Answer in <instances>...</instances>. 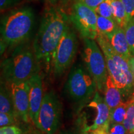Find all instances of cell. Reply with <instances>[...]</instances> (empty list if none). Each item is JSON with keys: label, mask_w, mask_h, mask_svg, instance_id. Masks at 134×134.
<instances>
[{"label": "cell", "mask_w": 134, "mask_h": 134, "mask_svg": "<svg viewBox=\"0 0 134 134\" xmlns=\"http://www.w3.org/2000/svg\"><path fill=\"white\" fill-rule=\"evenodd\" d=\"M96 39L104 56L109 75L128 101L134 96V73L130 63L114 49L106 36L98 34Z\"/></svg>", "instance_id": "obj_2"}, {"label": "cell", "mask_w": 134, "mask_h": 134, "mask_svg": "<svg viewBox=\"0 0 134 134\" xmlns=\"http://www.w3.org/2000/svg\"><path fill=\"white\" fill-rule=\"evenodd\" d=\"M111 5L114 19L119 26L124 29L129 20L122 0H111Z\"/></svg>", "instance_id": "obj_16"}, {"label": "cell", "mask_w": 134, "mask_h": 134, "mask_svg": "<svg viewBox=\"0 0 134 134\" xmlns=\"http://www.w3.org/2000/svg\"><path fill=\"white\" fill-rule=\"evenodd\" d=\"M83 134H93L91 132H86V131H85L83 132Z\"/></svg>", "instance_id": "obj_31"}, {"label": "cell", "mask_w": 134, "mask_h": 134, "mask_svg": "<svg viewBox=\"0 0 134 134\" xmlns=\"http://www.w3.org/2000/svg\"><path fill=\"white\" fill-rule=\"evenodd\" d=\"M127 134H134V133H127Z\"/></svg>", "instance_id": "obj_33"}, {"label": "cell", "mask_w": 134, "mask_h": 134, "mask_svg": "<svg viewBox=\"0 0 134 134\" xmlns=\"http://www.w3.org/2000/svg\"><path fill=\"white\" fill-rule=\"evenodd\" d=\"M27 82L29 88L30 118L37 126L40 109L43 98L42 78L36 71Z\"/></svg>", "instance_id": "obj_11"}, {"label": "cell", "mask_w": 134, "mask_h": 134, "mask_svg": "<svg viewBox=\"0 0 134 134\" xmlns=\"http://www.w3.org/2000/svg\"><path fill=\"white\" fill-rule=\"evenodd\" d=\"M118 26V24L114 19L98 15V19H97L98 34H99L108 36L113 34Z\"/></svg>", "instance_id": "obj_17"}, {"label": "cell", "mask_w": 134, "mask_h": 134, "mask_svg": "<svg viewBox=\"0 0 134 134\" xmlns=\"http://www.w3.org/2000/svg\"><path fill=\"white\" fill-rule=\"evenodd\" d=\"M68 18L59 7L45 9L41 24L33 43L37 62L48 68L52 61L55 52L65 31L69 27Z\"/></svg>", "instance_id": "obj_1"}, {"label": "cell", "mask_w": 134, "mask_h": 134, "mask_svg": "<svg viewBox=\"0 0 134 134\" xmlns=\"http://www.w3.org/2000/svg\"><path fill=\"white\" fill-rule=\"evenodd\" d=\"M100 50L94 40L84 38L82 53L84 63L89 73L96 82L98 90L104 93L108 71L104 56Z\"/></svg>", "instance_id": "obj_5"}, {"label": "cell", "mask_w": 134, "mask_h": 134, "mask_svg": "<svg viewBox=\"0 0 134 134\" xmlns=\"http://www.w3.org/2000/svg\"><path fill=\"white\" fill-rule=\"evenodd\" d=\"M60 134H78V133H74V132H62Z\"/></svg>", "instance_id": "obj_30"}, {"label": "cell", "mask_w": 134, "mask_h": 134, "mask_svg": "<svg viewBox=\"0 0 134 134\" xmlns=\"http://www.w3.org/2000/svg\"><path fill=\"white\" fill-rule=\"evenodd\" d=\"M126 129L123 124H110L109 134H127Z\"/></svg>", "instance_id": "obj_24"}, {"label": "cell", "mask_w": 134, "mask_h": 134, "mask_svg": "<svg viewBox=\"0 0 134 134\" xmlns=\"http://www.w3.org/2000/svg\"><path fill=\"white\" fill-rule=\"evenodd\" d=\"M0 113L9 114L16 117H18L13 103L11 89H8L2 82L1 83L0 92Z\"/></svg>", "instance_id": "obj_15"}, {"label": "cell", "mask_w": 134, "mask_h": 134, "mask_svg": "<svg viewBox=\"0 0 134 134\" xmlns=\"http://www.w3.org/2000/svg\"><path fill=\"white\" fill-rule=\"evenodd\" d=\"M123 124L128 133H133L134 130V96L128 100V106Z\"/></svg>", "instance_id": "obj_19"}, {"label": "cell", "mask_w": 134, "mask_h": 134, "mask_svg": "<svg viewBox=\"0 0 134 134\" xmlns=\"http://www.w3.org/2000/svg\"><path fill=\"white\" fill-rule=\"evenodd\" d=\"M34 50L23 43L16 47L9 57L1 63L4 79L10 85L28 81L36 71Z\"/></svg>", "instance_id": "obj_4"}, {"label": "cell", "mask_w": 134, "mask_h": 134, "mask_svg": "<svg viewBox=\"0 0 134 134\" xmlns=\"http://www.w3.org/2000/svg\"><path fill=\"white\" fill-rule=\"evenodd\" d=\"M94 11L99 16L114 19L113 14L111 0H104L99 5Z\"/></svg>", "instance_id": "obj_20"}, {"label": "cell", "mask_w": 134, "mask_h": 134, "mask_svg": "<svg viewBox=\"0 0 134 134\" xmlns=\"http://www.w3.org/2000/svg\"><path fill=\"white\" fill-rule=\"evenodd\" d=\"M134 133V130H133V133Z\"/></svg>", "instance_id": "obj_34"}, {"label": "cell", "mask_w": 134, "mask_h": 134, "mask_svg": "<svg viewBox=\"0 0 134 134\" xmlns=\"http://www.w3.org/2000/svg\"><path fill=\"white\" fill-rule=\"evenodd\" d=\"M129 21L134 19V0H122Z\"/></svg>", "instance_id": "obj_23"}, {"label": "cell", "mask_w": 134, "mask_h": 134, "mask_svg": "<svg viewBox=\"0 0 134 134\" xmlns=\"http://www.w3.org/2000/svg\"><path fill=\"white\" fill-rule=\"evenodd\" d=\"M104 100L108 104L110 112L123 102L122 92L114 83L111 76L109 75L107 78L104 90Z\"/></svg>", "instance_id": "obj_14"}, {"label": "cell", "mask_w": 134, "mask_h": 134, "mask_svg": "<svg viewBox=\"0 0 134 134\" xmlns=\"http://www.w3.org/2000/svg\"><path fill=\"white\" fill-rule=\"evenodd\" d=\"M78 1L85 4L91 9L95 10L98 6L104 0H78Z\"/></svg>", "instance_id": "obj_26"}, {"label": "cell", "mask_w": 134, "mask_h": 134, "mask_svg": "<svg viewBox=\"0 0 134 134\" xmlns=\"http://www.w3.org/2000/svg\"><path fill=\"white\" fill-rule=\"evenodd\" d=\"M62 1L63 0H48L49 3L52 5H54L55 4H57V3H58V2H60V1Z\"/></svg>", "instance_id": "obj_28"}, {"label": "cell", "mask_w": 134, "mask_h": 134, "mask_svg": "<svg viewBox=\"0 0 134 134\" xmlns=\"http://www.w3.org/2000/svg\"><path fill=\"white\" fill-rule=\"evenodd\" d=\"M18 134H24V132H23V131H22V132H20V133H18Z\"/></svg>", "instance_id": "obj_32"}, {"label": "cell", "mask_w": 134, "mask_h": 134, "mask_svg": "<svg viewBox=\"0 0 134 134\" xmlns=\"http://www.w3.org/2000/svg\"><path fill=\"white\" fill-rule=\"evenodd\" d=\"M98 14L95 11L77 1L73 4L70 20L84 38L96 39Z\"/></svg>", "instance_id": "obj_9"}, {"label": "cell", "mask_w": 134, "mask_h": 134, "mask_svg": "<svg viewBox=\"0 0 134 134\" xmlns=\"http://www.w3.org/2000/svg\"><path fill=\"white\" fill-rule=\"evenodd\" d=\"M107 37L114 49L130 62L133 57L130 53L124 29L118 26L115 31Z\"/></svg>", "instance_id": "obj_13"}, {"label": "cell", "mask_w": 134, "mask_h": 134, "mask_svg": "<svg viewBox=\"0 0 134 134\" xmlns=\"http://www.w3.org/2000/svg\"><path fill=\"white\" fill-rule=\"evenodd\" d=\"M96 82L88 70L80 65L72 68L65 85V91L71 100L86 101L96 93Z\"/></svg>", "instance_id": "obj_6"}, {"label": "cell", "mask_w": 134, "mask_h": 134, "mask_svg": "<svg viewBox=\"0 0 134 134\" xmlns=\"http://www.w3.org/2000/svg\"><path fill=\"white\" fill-rule=\"evenodd\" d=\"M124 30L130 53L134 57V19L129 21Z\"/></svg>", "instance_id": "obj_21"}, {"label": "cell", "mask_w": 134, "mask_h": 134, "mask_svg": "<svg viewBox=\"0 0 134 134\" xmlns=\"http://www.w3.org/2000/svg\"><path fill=\"white\" fill-rule=\"evenodd\" d=\"M61 104L52 91L45 94L42 103L37 127L46 134H54L60 126Z\"/></svg>", "instance_id": "obj_7"}, {"label": "cell", "mask_w": 134, "mask_h": 134, "mask_svg": "<svg viewBox=\"0 0 134 134\" xmlns=\"http://www.w3.org/2000/svg\"><path fill=\"white\" fill-rule=\"evenodd\" d=\"M87 107L94 109L96 114L93 125L90 127H87L85 131L91 132L100 128L109 129L110 124V109L105 103L104 98L100 96L99 91H96L93 99L89 104L87 105Z\"/></svg>", "instance_id": "obj_12"}, {"label": "cell", "mask_w": 134, "mask_h": 134, "mask_svg": "<svg viewBox=\"0 0 134 134\" xmlns=\"http://www.w3.org/2000/svg\"><path fill=\"white\" fill-rule=\"evenodd\" d=\"M13 103L18 117L25 122L29 121V88L28 82L12 83L10 85Z\"/></svg>", "instance_id": "obj_10"}, {"label": "cell", "mask_w": 134, "mask_h": 134, "mask_svg": "<svg viewBox=\"0 0 134 134\" xmlns=\"http://www.w3.org/2000/svg\"><path fill=\"white\" fill-rule=\"evenodd\" d=\"M129 63H130V66H131V67H132V70H133V71L134 73V57L132 58Z\"/></svg>", "instance_id": "obj_29"}, {"label": "cell", "mask_w": 134, "mask_h": 134, "mask_svg": "<svg viewBox=\"0 0 134 134\" xmlns=\"http://www.w3.org/2000/svg\"><path fill=\"white\" fill-rule=\"evenodd\" d=\"M78 50V40L75 32L67 29L62 37L53 58V71L56 76L65 73L73 61Z\"/></svg>", "instance_id": "obj_8"}, {"label": "cell", "mask_w": 134, "mask_h": 134, "mask_svg": "<svg viewBox=\"0 0 134 134\" xmlns=\"http://www.w3.org/2000/svg\"><path fill=\"white\" fill-rule=\"evenodd\" d=\"M128 101L122 102L110 112V124H123L126 115Z\"/></svg>", "instance_id": "obj_18"}, {"label": "cell", "mask_w": 134, "mask_h": 134, "mask_svg": "<svg viewBox=\"0 0 134 134\" xmlns=\"http://www.w3.org/2000/svg\"><path fill=\"white\" fill-rule=\"evenodd\" d=\"M23 131L19 127L15 125H9L1 127L0 134H18Z\"/></svg>", "instance_id": "obj_25"}, {"label": "cell", "mask_w": 134, "mask_h": 134, "mask_svg": "<svg viewBox=\"0 0 134 134\" xmlns=\"http://www.w3.org/2000/svg\"><path fill=\"white\" fill-rule=\"evenodd\" d=\"M21 0H0V8L4 10L19 3Z\"/></svg>", "instance_id": "obj_27"}, {"label": "cell", "mask_w": 134, "mask_h": 134, "mask_svg": "<svg viewBox=\"0 0 134 134\" xmlns=\"http://www.w3.org/2000/svg\"><path fill=\"white\" fill-rule=\"evenodd\" d=\"M34 20L30 7L18 8L4 16L1 21V53L24 43L32 32Z\"/></svg>", "instance_id": "obj_3"}, {"label": "cell", "mask_w": 134, "mask_h": 134, "mask_svg": "<svg viewBox=\"0 0 134 134\" xmlns=\"http://www.w3.org/2000/svg\"><path fill=\"white\" fill-rule=\"evenodd\" d=\"M16 117L9 114L0 113V126L3 127L13 125L16 122Z\"/></svg>", "instance_id": "obj_22"}]
</instances>
